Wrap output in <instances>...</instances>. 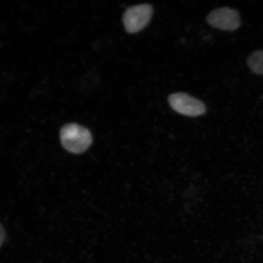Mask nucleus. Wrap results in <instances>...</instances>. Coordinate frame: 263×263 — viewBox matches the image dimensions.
<instances>
[{
    "label": "nucleus",
    "mask_w": 263,
    "mask_h": 263,
    "mask_svg": "<svg viewBox=\"0 0 263 263\" xmlns=\"http://www.w3.org/2000/svg\"><path fill=\"white\" fill-rule=\"evenodd\" d=\"M60 138L65 149L76 154L85 152L93 141L89 130L75 123L67 124L62 127Z\"/></svg>",
    "instance_id": "nucleus-1"
},
{
    "label": "nucleus",
    "mask_w": 263,
    "mask_h": 263,
    "mask_svg": "<svg viewBox=\"0 0 263 263\" xmlns=\"http://www.w3.org/2000/svg\"><path fill=\"white\" fill-rule=\"evenodd\" d=\"M153 14V6L149 4H141L128 8L123 16L126 31L129 34H135L142 30L149 24Z\"/></svg>",
    "instance_id": "nucleus-2"
},
{
    "label": "nucleus",
    "mask_w": 263,
    "mask_h": 263,
    "mask_svg": "<svg viewBox=\"0 0 263 263\" xmlns=\"http://www.w3.org/2000/svg\"><path fill=\"white\" fill-rule=\"evenodd\" d=\"M170 106L181 115L188 117H198L206 111L205 104L201 101L183 93L171 95L168 98Z\"/></svg>",
    "instance_id": "nucleus-3"
},
{
    "label": "nucleus",
    "mask_w": 263,
    "mask_h": 263,
    "mask_svg": "<svg viewBox=\"0 0 263 263\" xmlns=\"http://www.w3.org/2000/svg\"><path fill=\"white\" fill-rule=\"evenodd\" d=\"M209 24L224 31H234L241 26V18L236 9L223 7L213 10L206 17Z\"/></svg>",
    "instance_id": "nucleus-4"
},
{
    "label": "nucleus",
    "mask_w": 263,
    "mask_h": 263,
    "mask_svg": "<svg viewBox=\"0 0 263 263\" xmlns=\"http://www.w3.org/2000/svg\"><path fill=\"white\" fill-rule=\"evenodd\" d=\"M248 65L254 73L263 75V50L253 52L248 59Z\"/></svg>",
    "instance_id": "nucleus-5"
},
{
    "label": "nucleus",
    "mask_w": 263,
    "mask_h": 263,
    "mask_svg": "<svg viewBox=\"0 0 263 263\" xmlns=\"http://www.w3.org/2000/svg\"><path fill=\"white\" fill-rule=\"evenodd\" d=\"M6 237V234L4 229H3V226L0 224V248H1L4 242Z\"/></svg>",
    "instance_id": "nucleus-6"
}]
</instances>
